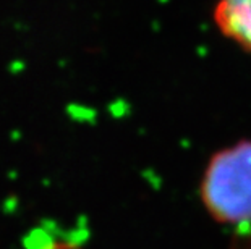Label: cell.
Returning a JSON list of instances; mask_svg holds the SVG:
<instances>
[{
    "mask_svg": "<svg viewBox=\"0 0 251 249\" xmlns=\"http://www.w3.org/2000/svg\"><path fill=\"white\" fill-rule=\"evenodd\" d=\"M201 201L219 224H251V141L219 151L201 180Z\"/></svg>",
    "mask_w": 251,
    "mask_h": 249,
    "instance_id": "cell-1",
    "label": "cell"
},
{
    "mask_svg": "<svg viewBox=\"0 0 251 249\" xmlns=\"http://www.w3.org/2000/svg\"><path fill=\"white\" fill-rule=\"evenodd\" d=\"M214 21L227 39L251 54V0H217Z\"/></svg>",
    "mask_w": 251,
    "mask_h": 249,
    "instance_id": "cell-2",
    "label": "cell"
},
{
    "mask_svg": "<svg viewBox=\"0 0 251 249\" xmlns=\"http://www.w3.org/2000/svg\"><path fill=\"white\" fill-rule=\"evenodd\" d=\"M230 249H251V224L237 228Z\"/></svg>",
    "mask_w": 251,
    "mask_h": 249,
    "instance_id": "cell-3",
    "label": "cell"
},
{
    "mask_svg": "<svg viewBox=\"0 0 251 249\" xmlns=\"http://www.w3.org/2000/svg\"><path fill=\"white\" fill-rule=\"evenodd\" d=\"M42 249H79V248L68 241H57V243H52V245L42 248Z\"/></svg>",
    "mask_w": 251,
    "mask_h": 249,
    "instance_id": "cell-4",
    "label": "cell"
}]
</instances>
